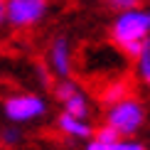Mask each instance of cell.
Here are the masks:
<instances>
[{
	"mask_svg": "<svg viewBox=\"0 0 150 150\" xmlns=\"http://www.w3.org/2000/svg\"><path fill=\"white\" fill-rule=\"evenodd\" d=\"M111 40L128 59H135L143 45L150 40V12L140 8L121 10L111 27Z\"/></svg>",
	"mask_w": 150,
	"mask_h": 150,
	"instance_id": "1",
	"label": "cell"
},
{
	"mask_svg": "<svg viewBox=\"0 0 150 150\" xmlns=\"http://www.w3.org/2000/svg\"><path fill=\"white\" fill-rule=\"evenodd\" d=\"M145 123V108L138 98L123 96L121 101L108 106L106 113V126H111L121 138H133Z\"/></svg>",
	"mask_w": 150,
	"mask_h": 150,
	"instance_id": "2",
	"label": "cell"
},
{
	"mask_svg": "<svg viewBox=\"0 0 150 150\" xmlns=\"http://www.w3.org/2000/svg\"><path fill=\"white\" fill-rule=\"evenodd\" d=\"M49 0H5V22L17 30L35 27L45 20Z\"/></svg>",
	"mask_w": 150,
	"mask_h": 150,
	"instance_id": "3",
	"label": "cell"
},
{
	"mask_svg": "<svg viewBox=\"0 0 150 150\" xmlns=\"http://www.w3.org/2000/svg\"><path fill=\"white\" fill-rule=\"evenodd\" d=\"M3 111L12 123H27L47 113V101L37 93H10L3 101Z\"/></svg>",
	"mask_w": 150,
	"mask_h": 150,
	"instance_id": "4",
	"label": "cell"
},
{
	"mask_svg": "<svg viewBox=\"0 0 150 150\" xmlns=\"http://www.w3.org/2000/svg\"><path fill=\"white\" fill-rule=\"evenodd\" d=\"M47 64H49V71L57 74L59 79H69V74H71V47L67 42V37H57L49 45Z\"/></svg>",
	"mask_w": 150,
	"mask_h": 150,
	"instance_id": "5",
	"label": "cell"
},
{
	"mask_svg": "<svg viewBox=\"0 0 150 150\" xmlns=\"http://www.w3.org/2000/svg\"><path fill=\"white\" fill-rule=\"evenodd\" d=\"M57 126L62 133L71 135V138H91L93 135V128L89 126V121H81V118H74L69 113H62L57 118Z\"/></svg>",
	"mask_w": 150,
	"mask_h": 150,
	"instance_id": "6",
	"label": "cell"
},
{
	"mask_svg": "<svg viewBox=\"0 0 150 150\" xmlns=\"http://www.w3.org/2000/svg\"><path fill=\"white\" fill-rule=\"evenodd\" d=\"M62 106H64V113H69L74 118H81V121L89 118V98H86L79 89H74L69 96L62 101Z\"/></svg>",
	"mask_w": 150,
	"mask_h": 150,
	"instance_id": "7",
	"label": "cell"
},
{
	"mask_svg": "<svg viewBox=\"0 0 150 150\" xmlns=\"http://www.w3.org/2000/svg\"><path fill=\"white\" fill-rule=\"evenodd\" d=\"M86 150H145V145L133 138H118L113 143H98V140H91Z\"/></svg>",
	"mask_w": 150,
	"mask_h": 150,
	"instance_id": "8",
	"label": "cell"
},
{
	"mask_svg": "<svg viewBox=\"0 0 150 150\" xmlns=\"http://www.w3.org/2000/svg\"><path fill=\"white\" fill-rule=\"evenodd\" d=\"M133 62H135V69H138V76L145 81L148 74H150V40L143 45V49L138 52V57H135Z\"/></svg>",
	"mask_w": 150,
	"mask_h": 150,
	"instance_id": "9",
	"label": "cell"
},
{
	"mask_svg": "<svg viewBox=\"0 0 150 150\" xmlns=\"http://www.w3.org/2000/svg\"><path fill=\"white\" fill-rule=\"evenodd\" d=\"M123 96H128V93H126V84H123V81H118V84H111L108 86V91H106V103H116V101H121V98Z\"/></svg>",
	"mask_w": 150,
	"mask_h": 150,
	"instance_id": "10",
	"label": "cell"
},
{
	"mask_svg": "<svg viewBox=\"0 0 150 150\" xmlns=\"http://www.w3.org/2000/svg\"><path fill=\"white\" fill-rule=\"evenodd\" d=\"M74 89H79V86L74 84V81H69V79H62L59 84L54 86V96H57V101H64V98L69 96V93H71Z\"/></svg>",
	"mask_w": 150,
	"mask_h": 150,
	"instance_id": "11",
	"label": "cell"
},
{
	"mask_svg": "<svg viewBox=\"0 0 150 150\" xmlns=\"http://www.w3.org/2000/svg\"><path fill=\"white\" fill-rule=\"evenodd\" d=\"M118 138H121V135H118L111 126H101L96 133H93V140H98V143H113V140H118Z\"/></svg>",
	"mask_w": 150,
	"mask_h": 150,
	"instance_id": "12",
	"label": "cell"
},
{
	"mask_svg": "<svg viewBox=\"0 0 150 150\" xmlns=\"http://www.w3.org/2000/svg\"><path fill=\"white\" fill-rule=\"evenodd\" d=\"M20 138H22V133H20L15 126H12V128H5L3 133H0V140H3L5 145H15V143H20Z\"/></svg>",
	"mask_w": 150,
	"mask_h": 150,
	"instance_id": "13",
	"label": "cell"
},
{
	"mask_svg": "<svg viewBox=\"0 0 150 150\" xmlns=\"http://www.w3.org/2000/svg\"><path fill=\"white\" fill-rule=\"evenodd\" d=\"M116 10H130V8H138L140 0H108Z\"/></svg>",
	"mask_w": 150,
	"mask_h": 150,
	"instance_id": "14",
	"label": "cell"
},
{
	"mask_svg": "<svg viewBox=\"0 0 150 150\" xmlns=\"http://www.w3.org/2000/svg\"><path fill=\"white\" fill-rule=\"evenodd\" d=\"M5 22V0H0V25Z\"/></svg>",
	"mask_w": 150,
	"mask_h": 150,
	"instance_id": "15",
	"label": "cell"
},
{
	"mask_svg": "<svg viewBox=\"0 0 150 150\" xmlns=\"http://www.w3.org/2000/svg\"><path fill=\"white\" fill-rule=\"evenodd\" d=\"M145 81H148V86H150V74H148V79H145Z\"/></svg>",
	"mask_w": 150,
	"mask_h": 150,
	"instance_id": "16",
	"label": "cell"
}]
</instances>
